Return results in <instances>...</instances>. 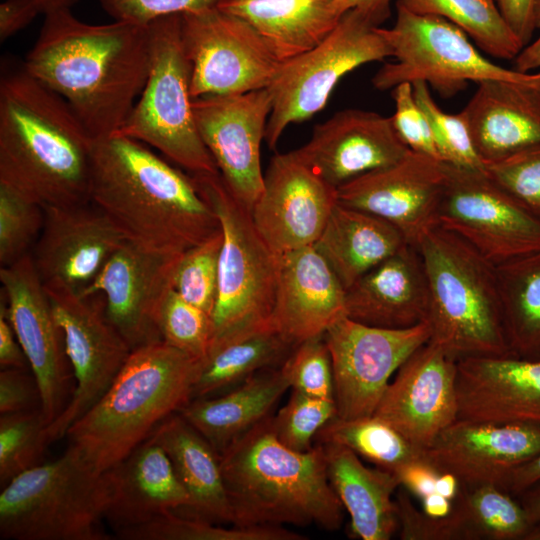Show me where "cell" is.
I'll return each instance as SVG.
<instances>
[{
  "label": "cell",
  "instance_id": "1",
  "mask_svg": "<svg viewBox=\"0 0 540 540\" xmlns=\"http://www.w3.org/2000/svg\"><path fill=\"white\" fill-rule=\"evenodd\" d=\"M25 70L60 95L92 139L117 133L150 69L148 26L88 24L70 9L45 14Z\"/></svg>",
  "mask_w": 540,
  "mask_h": 540
},
{
  "label": "cell",
  "instance_id": "2",
  "mask_svg": "<svg viewBox=\"0 0 540 540\" xmlns=\"http://www.w3.org/2000/svg\"><path fill=\"white\" fill-rule=\"evenodd\" d=\"M145 145L120 133L92 139L90 201L129 241L185 252L218 231L219 220L192 176Z\"/></svg>",
  "mask_w": 540,
  "mask_h": 540
},
{
  "label": "cell",
  "instance_id": "3",
  "mask_svg": "<svg viewBox=\"0 0 540 540\" xmlns=\"http://www.w3.org/2000/svg\"><path fill=\"white\" fill-rule=\"evenodd\" d=\"M92 137L23 67L0 78V183L45 206L90 202Z\"/></svg>",
  "mask_w": 540,
  "mask_h": 540
},
{
  "label": "cell",
  "instance_id": "4",
  "mask_svg": "<svg viewBox=\"0 0 540 540\" xmlns=\"http://www.w3.org/2000/svg\"><path fill=\"white\" fill-rule=\"evenodd\" d=\"M265 418L220 454L235 526L341 528L344 508L327 476L322 444L294 451Z\"/></svg>",
  "mask_w": 540,
  "mask_h": 540
},
{
  "label": "cell",
  "instance_id": "5",
  "mask_svg": "<svg viewBox=\"0 0 540 540\" xmlns=\"http://www.w3.org/2000/svg\"><path fill=\"white\" fill-rule=\"evenodd\" d=\"M200 362L164 341L132 350L106 393L67 431L68 449L104 473L191 400Z\"/></svg>",
  "mask_w": 540,
  "mask_h": 540
},
{
  "label": "cell",
  "instance_id": "6",
  "mask_svg": "<svg viewBox=\"0 0 540 540\" xmlns=\"http://www.w3.org/2000/svg\"><path fill=\"white\" fill-rule=\"evenodd\" d=\"M429 290L430 342L456 361L513 354L497 266L456 234L435 227L417 245Z\"/></svg>",
  "mask_w": 540,
  "mask_h": 540
},
{
  "label": "cell",
  "instance_id": "7",
  "mask_svg": "<svg viewBox=\"0 0 540 540\" xmlns=\"http://www.w3.org/2000/svg\"><path fill=\"white\" fill-rule=\"evenodd\" d=\"M103 474L67 448L57 460L15 477L0 493L5 540H107Z\"/></svg>",
  "mask_w": 540,
  "mask_h": 540
},
{
  "label": "cell",
  "instance_id": "8",
  "mask_svg": "<svg viewBox=\"0 0 540 540\" xmlns=\"http://www.w3.org/2000/svg\"><path fill=\"white\" fill-rule=\"evenodd\" d=\"M150 69L145 86L117 132L157 149L189 174L219 173L195 120L191 63L181 37V15L148 25Z\"/></svg>",
  "mask_w": 540,
  "mask_h": 540
},
{
  "label": "cell",
  "instance_id": "9",
  "mask_svg": "<svg viewBox=\"0 0 540 540\" xmlns=\"http://www.w3.org/2000/svg\"><path fill=\"white\" fill-rule=\"evenodd\" d=\"M190 175L214 210L222 232L213 339L271 322L279 256L262 239L250 211L234 198L219 173Z\"/></svg>",
  "mask_w": 540,
  "mask_h": 540
},
{
  "label": "cell",
  "instance_id": "10",
  "mask_svg": "<svg viewBox=\"0 0 540 540\" xmlns=\"http://www.w3.org/2000/svg\"><path fill=\"white\" fill-rule=\"evenodd\" d=\"M381 31L394 60L385 62L372 78L373 86L380 91L421 81L443 97H452L469 82L540 81V70L524 73L490 61L464 31L441 17L413 13L396 5L394 25Z\"/></svg>",
  "mask_w": 540,
  "mask_h": 540
},
{
  "label": "cell",
  "instance_id": "11",
  "mask_svg": "<svg viewBox=\"0 0 540 540\" xmlns=\"http://www.w3.org/2000/svg\"><path fill=\"white\" fill-rule=\"evenodd\" d=\"M391 56L381 27L356 10L345 12L322 42L281 62L267 87L272 96L265 133L268 147L276 148L290 124L308 120L321 111L346 74Z\"/></svg>",
  "mask_w": 540,
  "mask_h": 540
},
{
  "label": "cell",
  "instance_id": "12",
  "mask_svg": "<svg viewBox=\"0 0 540 540\" xmlns=\"http://www.w3.org/2000/svg\"><path fill=\"white\" fill-rule=\"evenodd\" d=\"M44 285L76 381L65 409L47 427L52 443L65 437L69 428L101 399L131 349L107 319L101 294L81 296L60 282Z\"/></svg>",
  "mask_w": 540,
  "mask_h": 540
},
{
  "label": "cell",
  "instance_id": "13",
  "mask_svg": "<svg viewBox=\"0 0 540 540\" xmlns=\"http://www.w3.org/2000/svg\"><path fill=\"white\" fill-rule=\"evenodd\" d=\"M193 99L269 86L281 62L245 20L217 7L181 15Z\"/></svg>",
  "mask_w": 540,
  "mask_h": 540
},
{
  "label": "cell",
  "instance_id": "14",
  "mask_svg": "<svg viewBox=\"0 0 540 540\" xmlns=\"http://www.w3.org/2000/svg\"><path fill=\"white\" fill-rule=\"evenodd\" d=\"M447 183L438 226L469 243L496 266L540 251V220L492 181L485 170L445 163Z\"/></svg>",
  "mask_w": 540,
  "mask_h": 540
},
{
  "label": "cell",
  "instance_id": "15",
  "mask_svg": "<svg viewBox=\"0 0 540 540\" xmlns=\"http://www.w3.org/2000/svg\"><path fill=\"white\" fill-rule=\"evenodd\" d=\"M428 323L404 329L366 325L342 317L324 334L333 371L337 416L374 414L391 376L430 340Z\"/></svg>",
  "mask_w": 540,
  "mask_h": 540
},
{
  "label": "cell",
  "instance_id": "16",
  "mask_svg": "<svg viewBox=\"0 0 540 540\" xmlns=\"http://www.w3.org/2000/svg\"><path fill=\"white\" fill-rule=\"evenodd\" d=\"M2 309L27 357L41 393L49 424L68 404L73 374L62 330L31 256L28 253L0 268Z\"/></svg>",
  "mask_w": 540,
  "mask_h": 540
},
{
  "label": "cell",
  "instance_id": "17",
  "mask_svg": "<svg viewBox=\"0 0 540 540\" xmlns=\"http://www.w3.org/2000/svg\"><path fill=\"white\" fill-rule=\"evenodd\" d=\"M183 253L127 240L79 294L104 297L106 317L131 351L162 341L158 316Z\"/></svg>",
  "mask_w": 540,
  "mask_h": 540
},
{
  "label": "cell",
  "instance_id": "18",
  "mask_svg": "<svg viewBox=\"0 0 540 540\" xmlns=\"http://www.w3.org/2000/svg\"><path fill=\"white\" fill-rule=\"evenodd\" d=\"M200 136L234 198L251 211L264 186L261 144L272 110L267 88L193 99Z\"/></svg>",
  "mask_w": 540,
  "mask_h": 540
},
{
  "label": "cell",
  "instance_id": "19",
  "mask_svg": "<svg viewBox=\"0 0 540 540\" xmlns=\"http://www.w3.org/2000/svg\"><path fill=\"white\" fill-rule=\"evenodd\" d=\"M446 183L444 162L410 150L394 164L338 187L337 202L382 218L417 247L438 226Z\"/></svg>",
  "mask_w": 540,
  "mask_h": 540
},
{
  "label": "cell",
  "instance_id": "20",
  "mask_svg": "<svg viewBox=\"0 0 540 540\" xmlns=\"http://www.w3.org/2000/svg\"><path fill=\"white\" fill-rule=\"evenodd\" d=\"M336 204L337 189L292 150L270 160L250 215L262 239L280 256L314 245Z\"/></svg>",
  "mask_w": 540,
  "mask_h": 540
},
{
  "label": "cell",
  "instance_id": "21",
  "mask_svg": "<svg viewBox=\"0 0 540 540\" xmlns=\"http://www.w3.org/2000/svg\"><path fill=\"white\" fill-rule=\"evenodd\" d=\"M457 361L428 341L399 367L373 415L427 450L457 420Z\"/></svg>",
  "mask_w": 540,
  "mask_h": 540
},
{
  "label": "cell",
  "instance_id": "22",
  "mask_svg": "<svg viewBox=\"0 0 540 540\" xmlns=\"http://www.w3.org/2000/svg\"><path fill=\"white\" fill-rule=\"evenodd\" d=\"M43 212V226L30 253L44 283L60 282L80 293L128 240L91 201L45 206Z\"/></svg>",
  "mask_w": 540,
  "mask_h": 540
},
{
  "label": "cell",
  "instance_id": "23",
  "mask_svg": "<svg viewBox=\"0 0 540 540\" xmlns=\"http://www.w3.org/2000/svg\"><path fill=\"white\" fill-rule=\"evenodd\" d=\"M294 151L337 189L370 171L394 164L410 150L398 137L390 117L348 108L315 125L309 141Z\"/></svg>",
  "mask_w": 540,
  "mask_h": 540
},
{
  "label": "cell",
  "instance_id": "24",
  "mask_svg": "<svg viewBox=\"0 0 540 540\" xmlns=\"http://www.w3.org/2000/svg\"><path fill=\"white\" fill-rule=\"evenodd\" d=\"M539 452L540 426L457 419L440 432L426 455L463 485L492 484L503 489L513 470Z\"/></svg>",
  "mask_w": 540,
  "mask_h": 540
},
{
  "label": "cell",
  "instance_id": "25",
  "mask_svg": "<svg viewBox=\"0 0 540 540\" xmlns=\"http://www.w3.org/2000/svg\"><path fill=\"white\" fill-rule=\"evenodd\" d=\"M457 419L540 426V359L517 355L457 360Z\"/></svg>",
  "mask_w": 540,
  "mask_h": 540
},
{
  "label": "cell",
  "instance_id": "26",
  "mask_svg": "<svg viewBox=\"0 0 540 540\" xmlns=\"http://www.w3.org/2000/svg\"><path fill=\"white\" fill-rule=\"evenodd\" d=\"M346 289L314 245L279 256L271 323L293 346L346 316Z\"/></svg>",
  "mask_w": 540,
  "mask_h": 540
},
{
  "label": "cell",
  "instance_id": "27",
  "mask_svg": "<svg viewBox=\"0 0 540 540\" xmlns=\"http://www.w3.org/2000/svg\"><path fill=\"white\" fill-rule=\"evenodd\" d=\"M477 85L460 112L484 165L540 146V81Z\"/></svg>",
  "mask_w": 540,
  "mask_h": 540
},
{
  "label": "cell",
  "instance_id": "28",
  "mask_svg": "<svg viewBox=\"0 0 540 540\" xmlns=\"http://www.w3.org/2000/svg\"><path fill=\"white\" fill-rule=\"evenodd\" d=\"M346 316L357 322L404 329L427 320L429 290L417 247L410 244L362 275L347 290Z\"/></svg>",
  "mask_w": 540,
  "mask_h": 540
},
{
  "label": "cell",
  "instance_id": "29",
  "mask_svg": "<svg viewBox=\"0 0 540 540\" xmlns=\"http://www.w3.org/2000/svg\"><path fill=\"white\" fill-rule=\"evenodd\" d=\"M102 474L107 491L105 519L115 532L190 507V497L168 455L150 438Z\"/></svg>",
  "mask_w": 540,
  "mask_h": 540
},
{
  "label": "cell",
  "instance_id": "30",
  "mask_svg": "<svg viewBox=\"0 0 540 540\" xmlns=\"http://www.w3.org/2000/svg\"><path fill=\"white\" fill-rule=\"evenodd\" d=\"M328 480L350 517L349 536L389 540L398 532L393 496L400 484L393 472L365 466L351 449L322 444Z\"/></svg>",
  "mask_w": 540,
  "mask_h": 540
},
{
  "label": "cell",
  "instance_id": "31",
  "mask_svg": "<svg viewBox=\"0 0 540 540\" xmlns=\"http://www.w3.org/2000/svg\"><path fill=\"white\" fill-rule=\"evenodd\" d=\"M290 388L280 366L260 371L227 392L191 399L178 413L219 455L265 418Z\"/></svg>",
  "mask_w": 540,
  "mask_h": 540
},
{
  "label": "cell",
  "instance_id": "32",
  "mask_svg": "<svg viewBox=\"0 0 540 540\" xmlns=\"http://www.w3.org/2000/svg\"><path fill=\"white\" fill-rule=\"evenodd\" d=\"M149 438L166 452L190 497L187 515L232 524L220 455L209 441L178 412L158 424Z\"/></svg>",
  "mask_w": 540,
  "mask_h": 540
},
{
  "label": "cell",
  "instance_id": "33",
  "mask_svg": "<svg viewBox=\"0 0 540 540\" xmlns=\"http://www.w3.org/2000/svg\"><path fill=\"white\" fill-rule=\"evenodd\" d=\"M217 8L249 23L280 62L314 48L342 17L334 0H219Z\"/></svg>",
  "mask_w": 540,
  "mask_h": 540
},
{
  "label": "cell",
  "instance_id": "34",
  "mask_svg": "<svg viewBox=\"0 0 540 540\" xmlns=\"http://www.w3.org/2000/svg\"><path fill=\"white\" fill-rule=\"evenodd\" d=\"M407 244L389 222L337 202L314 247L347 290Z\"/></svg>",
  "mask_w": 540,
  "mask_h": 540
},
{
  "label": "cell",
  "instance_id": "35",
  "mask_svg": "<svg viewBox=\"0 0 540 540\" xmlns=\"http://www.w3.org/2000/svg\"><path fill=\"white\" fill-rule=\"evenodd\" d=\"M294 347L271 322L213 339L200 362L191 399L220 394L260 371L281 366Z\"/></svg>",
  "mask_w": 540,
  "mask_h": 540
},
{
  "label": "cell",
  "instance_id": "36",
  "mask_svg": "<svg viewBox=\"0 0 540 540\" xmlns=\"http://www.w3.org/2000/svg\"><path fill=\"white\" fill-rule=\"evenodd\" d=\"M497 273L510 349L540 359V251L497 266Z\"/></svg>",
  "mask_w": 540,
  "mask_h": 540
},
{
  "label": "cell",
  "instance_id": "37",
  "mask_svg": "<svg viewBox=\"0 0 540 540\" xmlns=\"http://www.w3.org/2000/svg\"><path fill=\"white\" fill-rule=\"evenodd\" d=\"M396 5L451 22L482 51L495 58L514 60L524 47L495 0H397Z\"/></svg>",
  "mask_w": 540,
  "mask_h": 540
},
{
  "label": "cell",
  "instance_id": "38",
  "mask_svg": "<svg viewBox=\"0 0 540 540\" xmlns=\"http://www.w3.org/2000/svg\"><path fill=\"white\" fill-rule=\"evenodd\" d=\"M465 540H525L531 526L518 500L497 485H463L454 500Z\"/></svg>",
  "mask_w": 540,
  "mask_h": 540
},
{
  "label": "cell",
  "instance_id": "39",
  "mask_svg": "<svg viewBox=\"0 0 540 540\" xmlns=\"http://www.w3.org/2000/svg\"><path fill=\"white\" fill-rule=\"evenodd\" d=\"M315 440L319 444L343 445L376 467L393 473L426 451L413 445L391 424L375 415L355 419L336 416L318 432Z\"/></svg>",
  "mask_w": 540,
  "mask_h": 540
},
{
  "label": "cell",
  "instance_id": "40",
  "mask_svg": "<svg viewBox=\"0 0 540 540\" xmlns=\"http://www.w3.org/2000/svg\"><path fill=\"white\" fill-rule=\"evenodd\" d=\"M0 485L40 464L49 445V425L41 408L0 414Z\"/></svg>",
  "mask_w": 540,
  "mask_h": 540
},
{
  "label": "cell",
  "instance_id": "41",
  "mask_svg": "<svg viewBox=\"0 0 540 540\" xmlns=\"http://www.w3.org/2000/svg\"><path fill=\"white\" fill-rule=\"evenodd\" d=\"M412 85L415 99L429 122L440 160L456 167L485 170L464 115L444 112L425 82Z\"/></svg>",
  "mask_w": 540,
  "mask_h": 540
},
{
  "label": "cell",
  "instance_id": "42",
  "mask_svg": "<svg viewBox=\"0 0 540 540\" xmlns=\"http://www.w3.org/2000/svg\"><path fill=\"white\" fill-rule=\"evenodd\" d=\"M221 247L220 228L182 254L173 279L178 295L211 316L217 300Z\"/></svg>",
  "mask_w": 540,
  "mask_h": 540
},
{
  "label": "cell",
  "instance_id": "43",
  "mask_svg": "<svg viewBox=\"0 0 540 540\" xmlns=\"http://www.w3.org/2000/svg\"><path fill=\"white\" fill-rule=\"evenodd\" d=\"M43 222L41 205L0 183L1 266H7L31 252Z\"/></svg>",
  "mask_w": 540,
  "mask_h": 540
},
{
  "label": "cell",
  "instance_id": "44",
  "mask_svg": "<svg viewBox=\"0 0 540 540\" xmlns=\"http://www.w3.org/2000/svg\"><path fill=\"white\" fill-rule=\"evenodd\" d=\"M158 327L162 341L199 360L206 356L214 336L212 316L174 289L160 309Z\"/></svg>",
  "mask_w": 540,
  "mask_h": 540
},
{
  "label": "cell",
  "instance_id": "45",
  "mask_svg": "<svg viewBox=\"0 0 540 540\" xmlns=\"http://www.w3.org/2000/svg\"><path fill=\"white\" fill-rule=\"evenodd\" d=\"M337 416L335 399H324L292 390L287 403L272 416L273 431L286 447L304 452L314 445L318 432Z\"/></svg>",
  "mask_w": 540,
  "mask_h": 540
},
{
  "label": "cell",
  "instance_id": "46",
  "mask_svg": "<svg viewBox=\"0 0 540 540\" xmlns=\"http://www.w3.org/2000/svg\"><path fill=\"white\" fill-rule=\"evenodd\" d=\"M292 390L334 399L331 356L324 335L296 345L280 366Z\"/></svg>",
  "mask_w": 540,
  "mask_h": 540
},
{
  "label": "cell",
  "instance_id": "47",
  "mask_svg": "<svg viewBox=\"0 0 540 540\" xmlns=\"http://www.w3.org/2000/svg\"><path fill=\"white\" fill-rule=\"evenodd\" d=\"M488 177L540 220V146L485 165Z\"/></svg>",
  "mask_w": 540,
  "mask_h": 540
},
{
  "label": "cell",
  "instance_id": "48",
  "mask_svg": "<svg viewBox=\"0 0 540 540\" xmlns=\"http://www.w3.org/2000/svg\"><path fill=\"white\" fill-rule=\"evenodd\" d=\"M398 535L402 540H465L460 515L455 505L444 518H432L418 509L401 486L395 493Z\"/></svg>",
  "mask_w": 540,
  "mask_h": 540
},
{
  "label": "cell",
  "instance_id": "49",
  "mask_svg": "<svg viewBox=\"0 0 540 540\" xmlns=\"http://www.w3.org/2000/svg\"><path fill=\"white\" fill-rule=\"evenodd\" d=\"M392 98L395 111L390 118L400 140L409 150L441 161L427 117L415 99L413 85L398 84L392 89Z\"/></svg>",
  "mask_w": 540,
  "mask_h": 540
},
{
  "label": "cell",
  "instance_id": "50",
  "mask_svg": "<svg viewBox=\"0 0 540 540\" xmlns=\"http://www.w3.org/2000/svg\"><path fill=\"white\" fill-rule=\"evenodd\" d=\"M116 21L148 26L157 19L217 7L219 0H98Z\"/></svg>",
  "mask_w": 540,
  "mask_h": 540
},
{
  "label": "cell",
  "instance_id": "51",
  "mask_svg": "<svg viewBox=\"0 0 540 540\" xmlns=\"http://www.w3.org/2000/svg\"><path fill=\"white\" fill-rule=\"evenodd\" d=\"M41 408V393L30 369L6 368L0 371V414Z\"/></svg>",
  "mask_w": 540,
  "mask_h": 540
},
{
  "label": "cell",
  "instance_id": "52",
  "mask_svg": "<svg viewBox=\"0 0 540 540\" xmlns=\"http://www.w3.org/2000/svg\"><path fill=\"white\" fill-rule=\"evenodd\" d=\"M440 470L425 454L411 460L397 469L394 474L399 484L410 495L421 500L436 492V480Z\"/></svg>",
  "mask_w": 540,
  "mask_h": 540
},
{
  "label": "cell",
  "instance_id": "53",
  "mask_svg": "<svg viewBox=\"0 0 540 540\" xmlns=\"http://www.w3.org/2000/svg\"><path fill=\"white\" fill-rule=\"evenodd\" d=\"M42 12L37 0H4L0 4V41L8 38L30 24Z\"/></svg>",
  "mask_w": 540,
  "mask_h": 540
},
{
  "label": "cell",
  "instance_id": "54",
  "mask_svg": "<svg viewBox=\"0 0 540 540\" xmlns=\"http://www.w3.org/2000/svg\"><path fill=\"white\" fill-rule=\"evenodd\" d=\"M495 2L523 46L529 44L535 32L533 20L535 0H495Z\"/></svg>",
  "mask_w": 540,
  "mask_h": 540
},
{
  "label": "cell",
  "instance_id": "55",
  "mask_svg": "<svg viewBox=\"0 0 540 540\" xmlns=\"http://www.w3.org/2000/svg\"><path fill=\"white\" fill-rule=\"evenodd\" d=\"M0 367L30 369L24 350L2 309H0Z\"/></svg>",
  "mask_w": 540,
  "mask_h": 540
},
{
  "label": "cell",
  "instance_id": "56",
  "mask_svg": "<svg viewBox=\"0 0 540 540\" xmlns=\"http://www.w3.org/2000/svg\"><path fill=\"white\" fill-rule=\"evenodd\" d=\"M540 480V452L515 468L508 477L503 489L517 497Z\"/></svg>",
  "mask_w": 540,
  "mask_h": 540
},
{
  "label": "cell",
  "instance_id": "57",
  "mask_svg": "<svg viewBox=\"0 0 540 540\" xmlns=\"http://www.w3.org/2000/svg\"><path fill=\"white\" fill-rule=\"evenodd\" d=\"M340 14L356 10L374 24L380 25L390 14L392 0H334Z\"/></svg>",
  "mask_w": 540,
  "mask_h": 540
},
{
  "label": "cell",
  "instance_id": "58",
  "mask_svg": "<svg viewBox=\"0 0 540 540\" xmlns=\"http://www.w3.org/2000/svg\"><path fill=\"white\" fill-rule=\"evenodd\" d=\"M533 20L539 35L533 42L524 46L514 59L513 68L524 73L540 70V0L534 2Z\"/></svg>",
  "mask_w": 540,
  "mask_h": 540
},
{
  "label": "cell",
  "instance_id": "59",
  "mask_svg": "<svg viewBox=\"0 0 540 540\" xmlns=\"http://www.w3.org/2000/svg\"><path fill=\"white\" fill-rule=\"evenodd\" d=\"M419 501L423 513L432 518H444L448 516L454 507V501L437 492L425 496Z\"/></svg>",
  "mask_w": 540,
  "mask_h": 540
},
{
  "label": "cell",
  "instance_id": "60",
  "mask_svg": "<svg viewBox=\"0 0 540 540\" xmlns=\"http://www.w3.org/2000/svg\"><path fill=\"white\" fill-rule=\"evenodd\" d=\"M529 521L540 520V480L517 496Z\"/></svg>",
  "mask_w": 540,
  "mask_h": 540
},
{
  "label": "cell",
  "instance_id": "61",
  "mask_svg": "<svg viewBox=\"0 0 540 540\" xmlns=\"http://www.w3.org/2000/svg\"><path fill=\"white\" fill-rule=\"evenodd\" d=\"M462 483L453 473L441 471L436 480V492L454 501L461 490Z\"/></svg>",
  "mask_w": 540,
  "mask_h": 540
},
{
  "label": "cell",
  "instance_id": "62",
  "mask_svg": "<svg viewBox=\"0 0 540 540\" xmlns=\"http://www.w3.org/2000/svg\"><path fill=\"white\" fill-rule=\"evenodd\" d=\"M43 14H48L61 9H71L79 0H37Z\"/></svg>",
  "mask_w": 540,
  "mask_h": 540
},
{
  "label": "cell",
  "instance_id": "63",
  "mask_svg": "<svg viewBox=\"0 0 540 540\" xmlns=\"http://www.w3.org/2000/svg\"><path fill=\"white\" fill-rule=\"evenodd\" d=\"M525 540H540V520L532 522Z\"/></svg>",
  "mask_w": 540,
  "mask_h": 540
}]
</instances>
